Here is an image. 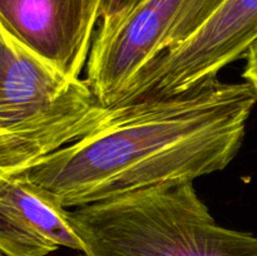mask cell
<instances>
[{
	"label": "cell",
	"instance_id": "6",
	"mask_svg": "<svg viewBox=\"0 0 257 256\" xmlns=\"http://www.w3.org/2000/svg\"><path fill=\"white\" fill-rule=\"evenodd\" d=\"M102 0H0V29L62 74L80 79Z\"/></svg>",
	"mask_w": 257,
	"mask_h": 256
},
{
	"label": "cell",
	"instance_id": "11",
	"mask_svg": "<svg viewBox=\"0 0 257 256\" xmlns=\"http://www.w3.org/2000/svg\"><path fill=\"white\" fill-rule=\"evenodd\" d=\"M0 256H5V255H4V253H2V252H0Z\"/></svg>",
	"mask_w": 257,
	"mask_h": 256
},
{
	"label": "cell",
	"instance_id": "1",
	"mask_svg": "<svg viewBox=\"0 0 257 256\" xmlns=\"http://www.w3.org/2000/svg\"><path fill=\"white\" fill-rule=\"evenodd\" d=\"M257 102L217 78L168 97L112 105L93 130L23 170L65 208L222 171Z\"/></svg>",
	"mask_w": 257,
	"mask_h": 256
},
{
	"label": "cell",
	"instance_id": "9",
	"mask_svg": "<svg viewBox=\"0 0 257 256\" xmlns=\"http://www.w3.org/2000/svg\"><path fill=\"white\" fill-rule=\"evenodd\" d=\"M245 58L246 65L245 69H243L242 77L245 78V82L251 85L257 98V40L247 50Z\"/></svg>",
	"mask_w": 257,
	"mask_h": 256
},
{
	"label": "cell",
	"instance_id": "8",
	"mask_svg": "<svg viewBox=\"0 0 257 256\" xmlns=\"http://www.w3.org/2000/svg\"><path fill=\"white\" fill-rule=\"evenodd\" d=\"M142 2L143 0H102L100 22H109L122 17Z\"/></svg>",
	"mask_w": 257,
	"mask_h": 256
},
{
	"label": "cell",
	"instance_id": "7",
	"mask_svg": "<svg viewBox=\"0 0 257 256\" xmlns=\"http://www.w3.org/2000/svg\"><path fill=\"white\" fill-rule=\"evenodd\" d=\"M68 213L23 171L0 178V252L47 256L62 246L82 251Z\"/></svg>",
	"mask_w": 257,
	"mask_h": 256
},
{
	"label": "cell",
	"instance_id": "2",
	"mask_svg": "<svg viewBox=\"0 0 257 256\" xmlns=\"http://www.w3.org/2000/svg\"><path fill=\"white\" fill-rule=\"evenodd\" d=\"M68 215L83 256H257V236L218 225L193 181L133 191Z\"/></svg>",
	"mask_w": 257,
	"mask_h": 256
},
{
	"label": "cell",
	"instance_id": "5",
	"mask_svg": "<svg viewBox=\"0 0 257 256\" xmlns=\"http://www.w3.org/2000/svg\"><path fill=\"white\" fill-rule=\"evenodd\" d=\"M256 40L257 0H223L185 43L143 68L113 105L175 95L215 79Z\"/></svg>",
	"mask_w": 257,
	"mask_h": 256
},
{
	"label": "cell",
	"instance_id": "10",
	"mask_svg": "<svg viewBox=\"0 0 257 256\" xmlns=\"http://www.w3.org/2000/svg\"><path fill=\"white\" fill-rule=\"evenodd\" d=\"M5 176H8V175H7V172H5V170H4V166H3L2 161H0V178L5 177Z\"/></svg>",
	"mask_w": 257,
	"mask_h": 256
},
{
	"label": "cell",
	"instance_id": "3",
	"mask_svg": "<svg viewBox=\"0 0 257 256\" xmlns=\"http://www.w3.org/2000/svg\"><path fill=\"white\" fill-rule=\"evenodd\" d=\"M107 112L85 80L62 74L0 29V161L8 176L79 140Z\"/></svg>",
	"mask_w": 257,
	"mask_h": 256
},
{
	"label": "cell",
	"instance_id": "4",
	"mask_svg": "<svg viewBox=\"0 0 257 256\" xmlns=\"http://www.w3.org/2000/svg\"><path fill=\"white\" fill-rule=\"evenodd\" d=\"M223 0H143L95 32L85 82L104 107L165 53L185 43Z\"/></svg>",
	"mask_w": 257,
	"mask_h": 256
}]
</instances>
